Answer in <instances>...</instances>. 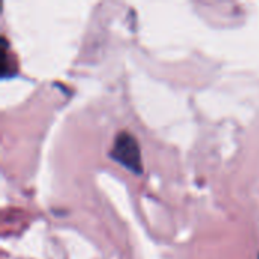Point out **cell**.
<instances>
[{
    "mask_svg": "<svg viewBox=\"0 0 259 259\" xmlns=\"http://www.w3.org/2000/svg\"><path fill=\"white\" fill-rule=\"evenodd\" d=\"M109 156L126 167L129 171L141 175L143 173V159H141V150L137 138L131 135L129 132H118L112 149L109 152Z\"/></svg>",
    "mask_w": 259,
    "mask_h": 259,
    "instance_id": "6da1fadb",
    "label": "cell"
}]
</instances>
